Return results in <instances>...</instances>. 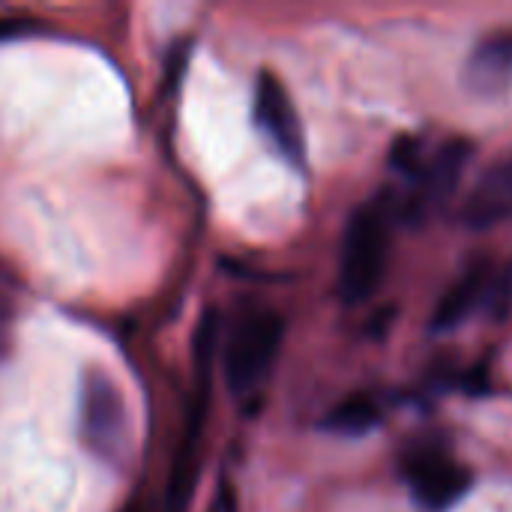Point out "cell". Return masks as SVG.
<instances>
[{"mask_svg": "<svg viewBox=\"0 0 512 512\" xmlns=\"http://www.w3.org/2000/svg\"><path fill=\"white\" fill-rule=\"evenodd\" d=\"M255 120H258L261 132L273 141V147L297 171H303L306 168L303 123H300V114L294 108V99H291L288 87L270 69H261L258 81H255Z\"/></svg>", "mask_w": 512, "mask_h": 512, "instance_id": "8992f818", "label": "cell"}, {"mask_svg": "<svg viewBox=\"0 0 512 512\" xmlns=\"http://www.w3.org/2000/svg\"><path fill=\"white\" fill-rule=\"evenodd\" d=\"M78 423H81V438H84L87 450L99 462H105L111 468L126 465L129 444H132L126 399H123L117 381L99 366H90L81 378Z\"/></svg>", "mask_w": 512, "mask_h": 512, "instance_id": "7a4b0ae2", "label": "cell"}, {"mask_svg": "<svg viewBox=\"0 0 512 512\" xmlns=\"http://www.w3.org/2000/svg\"><path fill=\"white\" fill-rule=\"evenodd\" d=\"M462 81L474 93H501L512 84V27L486 33L468 54Z\"/></svg>", "mask_w": 512, "mask_h": 512, "instance_id": "30bf717a", "label": "cell"}, {"mask_svg": "<svg viewBox=\"0 0 512 512\" xmlns=\"http://www.w3.org/2000/svg\"><path fill=\"white\" fill-rule=\"evenodd\" d=\"M285 342V318L270 309H258L240 318L225 345V381L231 393L249 396L264 387Z\"/></svg>", "mask_w": 512, "mask_h": 512, "instance_id": "277c9868", "label": "cell"}, {"mask_svg": "<svg viewBox=\"0 0 512 512\" xmlns=\"http://www.w3.org/2000/svg\"><path fill=\"white\" fill-rule=\"evenodd\" d=\"M216 315H207L198 342H195V390L192 402L186 411V426L183 438L177 447V456L168 471V486H165V507L168 512H183L198 477V447L204 438V423H207V408H210V363L216 357Z\"/></svg>", "mask_w": 512, "mask_h": 512, "instance_id": "3957f363", "label": "cell"}, {"mask_svg": "<svg viewBox=\"0 0 512 512\" xmlns=\"http://www.w3.org/2000/svg\"><path fill=\"white\" fill-rule=\"evenodd\" d=\"M30 30V21L24 18H0V39H12Z\"/></svg>", "mask_w": 512, "mask_h": 512, "instance_id": "4fadbf2b", "label": "cell"}, {"mask_svg": "<svg viewBox=\"0 0 512 512\" xmlns=\"http://www.w3.org/2000/svg\"><path fill=\"white\" fill-rule=\"evenodd\" d=\"M512 216V147L504 150L468 192L459 222L471 231H489Z\"/></svg>", "mask_w": 512, "mask_h": 512, "instance_id": "ba28073f", "label": "cell"}, {"mask_svg": "<svg viewBox=\"0 0 512 512\" xmlns=\"http://www.w3.org/2000/svg\"><path fill=\"white\" fill-rule=\"evenodd\" d=\"M492 276H495L492 258H474L462 270V276L450 285V291L438 300V306L432 312V333H450L465 318H471L474 309L483 300H489V291L495 282Z\"/></svg>", "mask_w": 512, "mask_h": 512, "instance_id": "9c48e42d", "label": "cell"}, {"mask_svg": "<svg viewBox=\"0 0 512 512\" xmlns=\"http://www.w3.org/2000/svg\"><path fill=\"white\" fill-rule=\"evenodd\" d=\"M408 483L423 510L444 512L471 492L474 477L468 468L456 465L453 459H447L441 453H423V456L411 459Z\"/></svg>", "mask_w": 512, "mask_h": 512, "instance_id": "52a82bcc", "label": "cell"}, {"mask_svg": "<svg viewBox=\"0 0 512 512\" xmlns=\"http://www.w3.org/2000/svg\"><path fill=\"white\" fill-rule=\"evenodd\" d=\"M390 237H393V216L384 201H369L357 207L348 219L342 258H339V297L348 306L366 303L387 273L390 261Z\"/></svg>", "mask_w": 512, "mask_h": 512, "instance_id": "6da1fadb", "label": "cell"}, {"mask_svg": "<svg viewBox=\"0 0 512 512\" xmlns=\"http://www.w3.org/2000/svg\"><path fill=\"white\" fill-rule=\"evenodd\" d=\"M471 156H474V144L468 138H447L435 153L423 159V165L411 177V192L402 201L399 213L408 222H420L432 210L444 207L453 198Z\"/></svg>", "mask_w": 512, "mask_h": 512, "instance_id": "5b68a950", "label": "cell"}, {"mask_svg": "<svg viewBox=\"0 0 512 512\" xmlns=\"http://www.w3.org/2000/svg\"><path fill=\"white\" fill-rule=\"evenodd\" d=\"M489 312L492 318H507L512 315V261L507 264V270L492 282V291H489Z\"/></svg>", "mask_w": 512, "mask_h": 512, "instance_id": "7c38bea8", "label": "cell"}, {"mask_svg": "<svg viewBox=\"0 0 512 512\" xmlns=\"http://www.w3.org/2000/svg\"><path fill=\"white\" fill-rule=\"evenodd\" d=\"M378 423H381V405L369 393H351L327 411L321 429L330 435H366Z\"/></svg>", "mask_w": 512, "mask_h": 512, "instance_id": "8fae6325", "label": "cell"}]
</instances>
